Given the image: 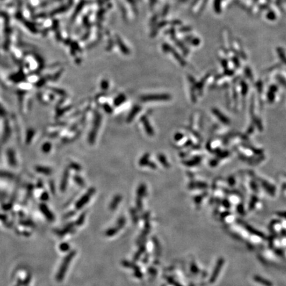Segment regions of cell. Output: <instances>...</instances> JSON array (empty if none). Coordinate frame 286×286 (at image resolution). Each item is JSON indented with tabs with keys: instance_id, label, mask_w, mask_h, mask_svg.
<instances>
[{
	"instance_id": "cell-1",
	"label": "cell",
	"mask_w": 286,
	"mask_h": 286,
	"mask_svg": "<svg viewBox=\"0 0 286 286\" xmlns=\"http://www.w3.org/2000/svg\"><path fill=\"white\" fill-rule=\"evenodd\" d=\"M75 252L74 251L71 252L67 256L65 257V258L64 259V260L62 262V264H61V266L60 269H59V271H58L57 275H56V280L58 282H61L63 280V278H64L65 274L66 273L67 269L68 268V266L70 264L71 261L74 256H75Z\"/></svg>"
},
{
	"instance_id": "cell-2",
	"label": "cell",
	"mask_w": 286,
	"mask_h": 286,
	"mask_svg": "<svg viewBox=\"0 0 286 286\" xmlns=\"http://www.w3.org/2000/svg\"><path fill=\"white\" fill-rule=\"evenodd\" d=\"M170 99L169 95L166 94H157V95H148L144 96L141 98L143 101H164Z\"/></svg>"
},
{
	"instance_id": "cell-3",
	"label": "cell",
	"mask_w": 286,
	"mask_h": 286,
	"mask_svg": "<svg viewBox=\"0 0 286 286\" xmlns=\"http://www.w3.org/2000/svg\"><path fill=\"white\" fill-rule=\"evenodd\" d=\"M93 193V190H89L88 192H87L86 195H84L83 197L78 201V202L76 203V208L78 209H81L84 205H86V203L88 202L89 198L91 197V195H92V193Z\"/></svg>"
},
{
	"instance_id": "cell-4",
	"label": "cell",
	"mask_w": 286,
	"mask_h": 286,
	"mask_svg": "<svg viewBox=\"0 0 286 286\" xmlns=\"http://www.w3.org/2000/svg\"><path fill=\"white\" fill-rule=\"evenodd\" d=\"M141 121H142V123H143V124H144V126H145V131L146 132V133H147L148 135L152 136L154 134L153 129H152V127L150 126L149 123L148 122L147 119H146L145 117H144L141 119Z\"/></svg>"
},
{
	"instance_id": "cell-5",
	"label": "cell",
	"mask_w": 286,
	"mask_h": 286,
	"mask_svg": "<svg viewBox=\"0 0 286 286\" xmlns=\"http://www.w3.org/2000/svg\"><path fill=\"white\" fill-rule=\"evenodd\" d=\"M41 210L42 212L43 213V214L45 215V217L47 218V219H48L49 221H53L54 220V215L53 213L49 211V209L46 207L45 205H41Z\"/></svg>"
},
{
	"instance_id": "cell-6",
	"label": "cell",
	"mask_w": 286,
	"mask_h": 286,
	"mask_svg": "<svg viewBox=\"0 0 286 286\" xmlns=\"http://www.w3.org/2000/svg\"><path fill=\"white\" fill-rule=\"evenodd\" d=\"M213 113H214V114L219 118V120H221L222 123H225V124L229 123V119H227V118L225 117V116H224V115H223L222 113H220L219 111L217 110V109H215Z\"/></svg>"
},
{
	"instance_id": "cell-7",
	"label": "cell",
	"mask_w": 286,
	"mask_h": 286,
	"mask_svg": "<svg viewBox=\"0 0 286 286\" xmlns=\"http://www.w3.org/2000/svg\"><path fill=\"white\" fill-rule=\"evenodd\" d=\"M140 109H141V107H139V106H135V107H134L133 109H132L131 112L129 114V116L128 117V120H129V121H131V120L132 119H134V116H135V115L137 114V113H138Z\"/></svg>"
},
{
	"instance_id": "cell-8",
	"label": "cell",
	"mask_w": 286,
	"mask_h": 286,
	"mask_svg": "<svg viewBox=\"0 0 286 286\" xmlns=\"http://www.w3.org/2000/svg\"><path fill=\"white\" fill-rule=\"evenodd\" d=\"M125 100V96L123 95H120L119 97H117V98L115 100V102H114L115 105H120V104H121L124 102Z\"/></svg>"
},
{
	"instance_id": "cell-9",
	"label": "cell",
	"mask_w": 286,
	"mask_h": 286,
	"mask_svg": "<svg viewBox=\"0 0 286 286\" xmlns=\"http://www.w3.org/2000/svg\"><path fill=\"white\" fill-rule=\"evenodd\" d=\"M158 160H159L160 161L162 162V164L163 165H165V166H168V162L166 161V158H165V157H163V156H162V155L158 156Z\"/></svg>"
},
{
	"instance_id": "cell-10",
	"label": "cell",
	"mask_w": 286,
	"mask_h": 286,
	"mask_svg": "<svg viewBox=\"0 0 286 286\" xmlns=\"http://www.w3.org/2000/svg\"><path fill=\"white\" fill-rule=\"evenodd\" d=\"M38 171L43 172V173H49V169L48 168H38Z\"/></svg>"
},
{
	"instance_id": "cell-11",
	"label": "cell",
	"mask_w": 286,
	"mask_h": 286,
	"mask_svg": "<svg viewBox=\"0 0 286 286\" xmlns=\"http://www.w3.org/2000/svg\"><path fill=\"white\" fill-rule=\"evenodd\" d=\"M69 246H68L66 243H63V244L60 246V249L62 250H63V251H66V250H67L68 249H69Z\"/></svg>"
}]
</instances>
